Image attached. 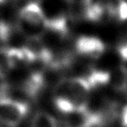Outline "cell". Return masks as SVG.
Segmentation results:
<instances>
[{"mask_svg":"<svg viewBox=\"0 0 127 127\" xmlns=\"http://www.w3.org/2000/svg\"><path fill=\"white\" fill-rule=\"evenodd\" d=\"M18 30L29 37H40L46 31V15L36 1H30L21 8Z\"/></svg>","mask_w":127,"mask_h":127,"instance_id":"cell-1","label":"cell"},{"mask_svg":"<svg viewBox=\"0 0 127 127\" xmlns=\"http://www.w3.org/2000/svg\"><path fill=\"white\" fill-rule=\"evenodd\" d=\"M29 110L26 103L8 96L0 97V123L8 127L18 126Z\"/></svg>","mask_w":127,"mask_h":127,"instance_id":"cell-2","label":"cell"},{"mask_svg":"<svg viewBox=\"0 0 127 127\" xmlns=\"http://www.w3.org/2000/svg\"><path fill=\"white\" fill-rule=\"evenodd\" d=\"M67 90L75 110L88 108L90 94L93 88L85 77L67 79Z\"/></svg>","mask_w":127,"mask_h":127,"instance_id":"cell-3","label":"cell"},{"mask_svg":"<svg viewBox=\"0 0 127 127\" xmlns=\"http://www.w3.org/2000/svg\"><path fill=\"white\" fill-rule=\"evenodd\" d=\"M76 52L88 59H98L104 54L106 46L101 39L95 36H81L76 40Z\"/></svg>","mask_w":127,"mask_h":127,"instance_id":"cell-4","label":"cell"},{"mask_svg":"<svg viewBox=\"0 0 127 127\" xmlns=\"http://www.w3.org/2000/svg\"><path fill=\"white\" fill-rule=\"evenodd\" d=\"M109 84L115 91L124 93L127 87V68L123 65H119L110 72Z\"/></svg>","mask_w":127,"mask_h":127,"instance_id":"cell-5","label":"cell"},{"mask_svg":"<svg viewBox=\"0 0 127 127\" xmlns=\"http://www.w3.org/2000/svg\"><path fill=\"white\" fill-rule=\"evenodd\" d=\"M89 81L90 85L93 89L100 86H104L106 84L109 83V78H110V72L99 70V69H92L89 75L85 77Z\"/></svg>","mask_w":127,"mask_h":127,"instance_id":"cell-6","label":"cell"},{"mask_svg":"<svg viewBox=\"0 0 127 127\" xmlns=\"http://www.w3.org/2000/svg\"><path fill=\"white\" fill-rule=\"evenodd\" d=\"M31 127H59L56 119L45 111H38L32 119Z\"/></svg>","mask_w":127,"mask_h":127,"instance_id":"cell-7","label":"cell"},{"mask_svg":"<svg viewBox=\"0 0 127 127\" xmlns=\"http://www.w3.org/2000/svg\"><path fill=\"white\" fill-rule=\"evenodd\" d=\"M115 18L120 22H125L127 21V1L126 0H121L120 4L117 8Z\"/></svg>","mask_w":127,"mask_h":127,"instance_id":"cell-8","label":"cell"},{"mask_svg":"<svg viewBox=\"0 0 127 127\" xmlns=\"http://www.w3.org/2000/svg\"><path fill=\"white\" fill-rule=\"evenodd\" d=\"M117 52L121 59L127 61V35L123 36L117 44Z\"/></svg>","mask_w":127,"mask_h":127,"instance_id":"cell-9","label":"cell"},{"mask_svg":"<svg viewBox=\"0 0 127 127\" xmlns=\"http://www.w3.org/2000/svg\"><path fill=\"white\" fill-rule=\"evenodd\" d=\"M121 124L122 127H127V105L123 107L121 112Z\"/></svg>","mask_w":127,"mask_h":127,"instance_id":"cell-10","label":"cell"}]
</instances>
